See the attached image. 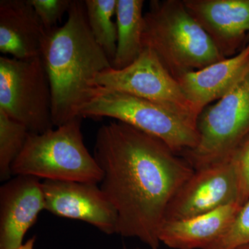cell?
Returning a JSON list of instances; mask_svg holds the SVG:
<instances>
[{
    "label": "cell",
    "instance_id": "obj_16",
    "mask_svg": "<svg viewBox=\"0 0 249 249\" xmlns=\"http://www.w3.org/2000/svg\"><path fill=\"white\" fill-rule=\"evenodd\" d=\"M143 0H117L116 15L117 48L111 62L114 70H122L142 53L143 31Z\"/></svg>",
    "mask_w": 249,
    "mask_h": 249
},
{
    "label": "cell",
    "instance_id": "obj_11",
    "mask_svg": "<svg viewBox=\"0 0 249 249\" xmlns=\"http://www.w3.org/2000/svg\"><path fill=\"white\" fill-rule=\"evenodd\" d=\"M45 210L40 178L17 175L0 188V249H16L23 245L29 229Z\"/></svg>",
    "mask_w": 249,
    "mask_h": 249
},
{
    "label": "cell",
    "instance_id": "obj_18",
    "mask_svg": "<svg viewBox=\"0 0 249 249\" xmlns=\"http://www.w3.org/2000/svg\"><path fill=\"white\" fill-rule=\"evenodd\" d=\"M30 132L0 110V179L9 180L12 165L22 151Z\"/></svg>",
    "mask_w": 249,
    "mask_h": 249
},
{
    "label": "cell",
    "instance_id": "obj_24",
    "mask_svg": "<svg viewBox=\"0 0 249 249\" xmlns=\"http://www.w3.org/2000/svg\"><path fill=\"white\" fill-rule=\"evenodd\" d=\"M124 249H129L124 248Z\"/></svg>",
    "mask_w": 249,
    "mask_h": 249
},
{
    "label": "cell",
    "instance_id": "obj_9",
    "mask_svg": "<svg viewBox=\"0 0 249 249\" xmlns=\"http://www.w3.org/2000/svg\"><path fill=\"white\" fill-rule=\"evenodd\" d=\"M237 200V176L229 160L195 170L170 201L164 221L196 217Z\"/></svg>",
    "mask_w": 249,
    "mask_h": 249
},
{
    "label": "cell",
    "instance_id": "obj_15",
    "mask_svg": "<svg viewBox=\"0 0 249 249\" xmlns=\"http://www.w3.org/2000/svg\"><path fill=\"white\" fill-rule=\"evenodd\" d=\"M241 206L226 205L211 212L181 220L164 221L160 243L173 249H205L227 232Z\"/></svg>",
    "mask_w": 249,
    "mask_h": 249
},
{
    "label": "cell",
    "instance_id": "obj_1",
    "mask_svg": "<svg viewBox=\"0 0 249 249\" xmlns=\"http://www.w3.org/2000/svg\"><path fill=\"white\" fill-rule=\"evenodd\" d=\"M93 156L117 213L116 234L160 249L167 208L194 169L163 141L118 121L98 129Z\"/></svg>",
    "mask_w": 249,
    "mask_h": 249
},
{
    "label": "cell",
    "instance_id": "obj_13",
    "mask_svg": "<svg viewBox=\"0 0 249 249\" xmlns=\"http://www.w3.org/2000/svg\"><path fill=\"white\" fill-rule=\"evenodd\" d=\"M47 34L29 0L0 1V52L27 60L40 56Z\"/></svg>",
    "mask_w": 249,
    "mask_h": 249
},
{
    "label": "cell",
    "instance_id": "obj_21",
    "mask_svg": "<svg viewBox=\"0 0 249 249\" xmlns=\"http://www.w3.org/2000/svg\"><path fill=\"white\" fill-rule=\"evenodd\" d=\"M47 32L57 28L65 13H68L71 0H29Z\"/></svg>",
    "mask_w": 249,
    "mask_h": 249
},
{
    "label": "cell",
    "instance_id": "obj_7",
    "mask_svg": "<svg viewBox=\"0 0 249 249\" xmlns=\"http://www.w3.org/2000/svg\"><path fill=\"white\" fill-rule=\"evenodd\" d=\"M0 110L30 133L53 129L52 89L40 56L0 57Z\"/></svg>",
    "mask_w": 249,
    "mask_h": 249
},
{
    "label": "cell",
    "instance_id": "obj_14",
    "mask_svg": "<svg viewBox=\"0 0 249 249\" xmlns=\"http://www.w3.org/2000/svg\"><path fill=\"white\" fill-rule=\"evenodd\" d=\"M249 68V41L238 53L178 78L185 96L200 114L227 94Z\"/></svg>",
    "mask_w": 249,
    "mask_h": 249
},
{
    "label": "cell",
    "instance_id": "obj_3",
    "mask_svg": "<svg viewBox=\"0 0 249 249\" xmlns=\"http://www.w3.org/2000/svg\"><path fill=\"white\" fill-rule=\"evenodd\" d=\"M143 20V48L151 49L176 80L225 58L183 0L150 1Z\"/></svg>",
    "mask_w": 249,
    "mask_h": 249
},
{
    "label": "cell",
    "instance_id": "obj_5",
    "mask_svg": "<svg viewBox=\"0 0 249 249\" xmlns=\"http://www.w3.org/2000/svg\"><path fill=\"white\" fill-rule=\"evenodd\" d=\"M81 118H111L163 141L181 155L199 141L196 126L148 100L96 86L80 111Z\"/></svg>",
    "mask_w": 249,
    "mask_h": 249
},
{
    "label": "cell",
    "instance_id": "obj_23",
    "mask_svg": "<svg viewBox=\"0 0 249 249\" xmlns=\"http://www.w3.org/2000/svg\"><path fill=\"white\" fill-rule=\"evenodd\" d=\"M235 249H249V245L242 246V247H237Z\"/></svg>",
    "mask_w": 249,
    "mask_h": 249
},
{
    "label": "cell",
    "instance_id": "obj_8",
    "mask_svg": "<svg viewBox=\"0 0 249 249\" xmlns=\"http://www.w3.org/2000/svg\"><path fill=\"white\" fill-rule=\"evenodd\" d=\"M94 83L157 103L196 127L199 113L151 49L144 47L138 58L122 70L101 72Z\"/></svg>",
    "mask_w": 249,
    "mask_h": 249
},
{
    "label": "cell",
    "instance_id": "obj_6",
    "mask_svg": "<svg viewBox=\"0 0 249 249\" xmlns=\"http://www.w3.org/2000/svg\"><path fill=\"white\" fill-rule=\"evenodd\" d=\"M195 148L181 154L194 170L229 160L249 135V68L230 91L201 111Z\"/></svg>",
    "mask_w": 249,
    "mask_h": 249
},
{
    "label": "cell",
    "instance_id": "obj_20",
    "mask_svg": "<svg viewBox=\"0 0 249 249\" xmlns=\"http://www.w3.org/2000/svg\"><path fill=\"white\" fill-rule=\"evenodd\" d=\"M229 160L235 170L238 184V200L240 205L249 199V135L237 145Z\"/></svg>",
    "mask_w": 249,
    "mask_h": 249
},
{
    "label": "cell",
    "instance_id": "obj_2",
    "mask_svg": "<svg viewBox=\"0 0 249 249\" xmlns=\"http://www.w3.org/2000/svg\"><path fill=\"white\" fill-rule=\"evenodd\" d=\"M67 14L63 26L47 32L40 53L50 82L56 127L80 117L96 87V76L112 67L90 29L85 1L71 0Z\"/></svg>",
    "mask_w": 249,
    "mask_h": 249
},
{
    "label": "cell",
    "instance_id": "obj_22",
    "mask_svg": "<svg viewBox=\"0 0 249 249\" xmlns=\"http://www.w3.org/2000/svg\"><path fill=\"white\" fill-rule=\"evenodd\" d=\"M36 242V237H31V238L28 240L25 243L23 244L22 246L18 247L16 249H34V244Z\"/></svg>",
    "mask_w": 249,
    "mask_h": 249
},
{
    "label": "cell",
    "instance_id": "obj_4",
    "mask_svg": "<svg viewBox=\"0 0 249 249\" xmlns=\"http://www.w3.org/2000/svg\"><path fill=\"white\" fill-rule=\"evenodd\" d=\"M81 117L41 134H29L12 175L100 183L102 172L83 142Z\"/></svg>",
    "mask_w": 249,
    "mask_h": 249
},
{
    "label": "cell",
    "instance_id": "obj_17",
    "mask_svg": "<svg viewBox=\"0 0 249 249\" xmlns=\"http://www.w3.org/2000/svg\"><path fill=\"white\" fill-rule=\"evenodd\" d=\"M87 18L98 45L105 51L111 63L117 48V26L113 22L117 0H85Z\"/></svg>",
    "mask_w": 249,
    "mask_h": 249
},
{
    "label": "cell",
    "instance_id": "obj_12",
    "mask_svg": "<svg viewBox=\"0 0 249 249\" xmlns=\"http://www.w3.org/2000/svg\"><path fill=\"white\" fill-rule=\"evenodd\" d=\"M183 1L224 58L234 56L248 43L249 0Z\"/></svg>",
    "mask_w": 249,
    "mask_h": 249
},
{
    "label": "cell",
    "instance_id": "obj_10",
    "mask_svg": "<svg viewBox=\"0 0 249 249\" xmlns=\"http://www.w3.org/2000/svg\"><path fill=\"white\" fill-rule=\"evenodd\" d=\"M42 186L46 211L88 223L107 235L117 233V213L98 183L46 179Z\"/></svg>",
    "mask_w": 249,
    "mask_h": 249
},
{
    "label": "cell",
    "instance_id": "obj_19",
    "mask_svg": "<svg viewBox=\"0 0 249 249\" xmlns=\"http://www.w3.org/2000/svg\"><path fill=\"white\" fill-rule=\"evenodd\" d=\"M249 245V199L241 206L227 232L205 249H235Z\"/></svg>",
    "mask_w": 249,
    "mask_h": 249
}]
</instances>
